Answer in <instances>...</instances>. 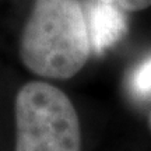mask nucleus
Segmentation results:
<instances>
[{"label":"nucleus","mask_w":151,"mask_h":151,"mask_svg":"<svg viewBox=\"0 0 151 151\" xmlns=\"http://www.w3.org/2000/svg\"><path fill=\"white\" fill-rule=\"evenodd\" d=\"M91 53L84 9L78 0H35L20 38V59L34 74L69 80Z\"/></svg>","instance_id":"obj_1"},{"label":"nucleus","mask_w":151,"mask_h":151,"mask_svg":"<svg viewBox=\"0 0 151 151\" xmlns=\"http://www.w3.org/2000/svg\"><path fill=\"white\" fill-rule=\"evenodd\" d=\"M148 127H150V132H151V113H150V116H148Z\"/></svg>","instance_id":"obj_6"},{"label":"nucleus","mask_w":151,"mask_h":151,"mask_svg":"<svg viewBox=\"0 0 151 151\" xmlns=\"http://www.w3.org/2000/svg\"><path fill=\"white\" fill-rule=\"evenodd\" d=\"M84 9L91 49L104 52L120 41L126 32L123 11L98 0H88Z\"/></svg>","instance_id":"obj_3"},{"label":"nucleus","mask_w":151,"mask_h":151,"mask_svg":"<svg viewBox=\"0 0 151 151\" xmlns=\"http://www.w3.org/2000/svg\"><path fill=\"white\" fill-rule=\"evenodd\" d=\"M120 11H140L151 6V0H98Z\"/></svg>","instance_id":"obj_5"},{"label":"nucleus","mask_w":151,"mask_h":151,"mask_svg":"<svg viewBox=\"0 0 151 151\" xmlns=\"http://www.w3.org/2000/svg\"><path fill=\"white\" fill-rule=\"evenodd\" d=\"M16 151H81L80 120L69 95L45 81L18 90Z\"/></svg>","instance_id":"obj_2"},{"label":"nucleus","mask_w":151,"mask_h":151,"mask_svg":"<svg viewBox=\"0 0 151 151\" xmlns=\"http://www.w3.org/2000/svg\"><path fill=\"white\" fill-rule=\"evenodd\" d=\"M130 88L136 97L148 98L151 95V55L133 70Z\"/></svg>","instance_id":"obj_4"}]
</instances>
